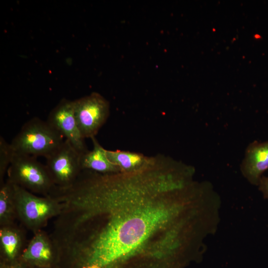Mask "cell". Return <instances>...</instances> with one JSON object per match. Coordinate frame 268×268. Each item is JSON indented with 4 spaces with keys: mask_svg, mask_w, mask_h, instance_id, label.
Segmentation results:
<instances>
[{
    "mask_svg": "<svg viewBox=\"0 0 268 268\" xmlns=\"http://www.w3.org/2000/svg\"><path fill=\"white\" fill-rule=\"evenodd\" d=\"M53 197L61 211L50 236L65 268H184L191 262L203 195L168 173L84 170Z\"/></svg>",
    "mask_w": 268,
    "mask_h": 268,
    "instance_id": "6da1fadb",
    "label": "cell"
},
{
    "mask_svg": "<svg viewBox=\"0 0 268 268\" xmlns=\"http://www.w3.org/2000/svg\"><path fill=\"white\" fill-rule=\"evenodd\" d=\"M64 138L47 121L34 117L23 125L10 144L15 153L46 158L60 146Z\"/></svg>",
    "mask_w": 268,
    "mask_h": 268,
    "instance_id": "7a4b0ae2",
    "label": "cell"
},
{
    "mask_svg": "<svg viewBox=\"0 0 268 268\" xmlns=\"http://www.w3.org/2000/svg\"><path fill=\"white\" fill-rule=\"evenodd\" d=\"M13 188L17 219L33 233L42 230L60 213V204L52 197L37 195L15 184Z\"/></svg>",
    "mask_w": 268,
    "mask_h": 268,
    "instance_id": "3957f363",
    "label": "cell"
},
{
    "mask_svg": "<svg viewBox=\"0 0 268 268\" xmlns=\"http://www.w3.org/2000/svg\"><path fill=\"white\" fill-rule=\"evenodd\" d=\"M6 176L12 184L40 196H48L56 187L46 164L32 156L15 153Z\"/></svg>",
    "mask_w": 268,
    "mask_h": 268,
    "instance_id": "277c9868",
    "label": "cell"
},
{
    "mask_svg": "<svg viewBox=\"0 0 268 268\" xmlns=\"http://www.w3.org/2000/svg\"><path fill=\"white\" fill-rule=\"evenodd\" d=\"M74 115L84 138L95 136L109 115L108 101L97 92L73 101Z\"/></svg>",
    "mask_w": 268,
    "mask_h": 268,
    "instance_id": "5b68a950",
    "label": "cell"
},
{
    "mask_svg": "<svg viewBox=\"0 0 268 268\" xmlns=\"http://www.w3.org/2000/svg\"><path fill=\"white\" fill-rule=\"evenodd\" d=\"M80 154L65 139L57 149L46 158V165L56 187H67L75 181L82 171Z\"/></svg>",
    "mask_w": 268,
    "mask_h": 268,
    "instance_id": "8992f818",
    "label": "cell"
},
{
    "mask_svg": "<svg viewBox=\"0 0 268 268\" xmlns=\"http://www.w3.org/2000/svg\"><path fill=\"white\" fill-rule=\"evenodd\" d=\"M47 121L81 154L88 150L76 123L73 101L63 99L50 112Z\"/></svg>",
    "mask_w": 268,
    "mask_h": 268,
    "instance_id": "52a82bcc",
    "label": "cell"
},
{
    "mask_svg": "<svg viewBox=\"0 0 268 268\" xmlns=\"http://www.w3.org/2000/svg\"><path fill=\"white\" fill-rule=\"evenodd\" d=\"M19 260L34 268H54L57 252L50 235L42 230L34 233Z\"/></svg>",
    "mask_w": 268,
    "mask_h": 268,
    "instance_id": "ba28073f",
    "label": "cell"
},
{
    "mask_svg": "<svg viewBox=\"0 0 268 268\" xmlns=\"http://www.w3.org/2000/svg\"><path fill=\"white\" fill-rule=\"evenodd\" d=\"M240 170L250 183L258 186L262 174L268 170V141H255L248 146Z\"/></svg>",
    "mask_w": 268,
    "mask_h": 268,
    "instance_id": "9c48e42d",
    "label": "cell"
},
{
    "mask_svg": "<svg viewBox=\"0 0 268 268\" xmlns=\"http://www.w3.org/2000/svg\"><path fill=\"white\" fill-rule=\"evenodd\" d=\"M27 244L22 229L15 224L0 227V261L10 266L17 262Z\"/></svg>",
    "mask_w": 268,
    "mask_h": 268,
    "instance_id": "30bf717a",
    "label": "cell"
},
{
    "mask_svg": "<svg viewBox=\"0 0 268 268\" xmlns=\"http://www.w3.org/2000/svg\"><path fill=\"white\" fill-rule=\"evenodd\" d=\"M93 147L80 154L82 170H87L100 173H113L121 172L108 159L106 149L98 142L95 136L91 138Z\"/></svg>",
    "mask_w": 268,
    "mask_h": 268,
    "instance_id": "8fae6325",
    "label": "cell"
},
{
    "mask_svg": "<svg viewBox=\"0 0 268 268\" xmlns=\"http://www.w3.org/2000/svg\"><path fill=\"white\" fill-rule=\"evenodd\" d=\"M109 160L122 172H133L146 167V160L142 154L129 151L106 149Z\"/></svg>",
    "mask_w": 268,
    "mask_h": 268,
    "instance_id": "7c38bea8",
    "label": "cell"
},
{
    "mask_svg": "<svg viewBox=\"0 0 268 268\" xmlns=\"http://www.w3.org/2000/svg\"><path fill=\"white\" fill-rule=\"evenodd\" d=\"M16 219L13 184L6 179L0 184V227L13 225Z\"/></svg>",
    "mask_w": 268,
    "mask_h": 268,
    "instance_id": "4fadbf2b",
    "label": "cell"
},
{
    "mask_svg": "<svg viewBox=\"0 0 268 268\" xmlns=\"http://www.w3.org/2000/svg\"><path fill=\"white\" fill-rule=\"evenodd\" d=\"M15 152L10 144L4 138L0 137V184L4 182L8 168L11 162Z\"/></svg>",
    "mask_w": 268,
    "mask_h": 268,
    "instance_id": "5bb4252c",
    "label": "cell"
},
{
    "mask_svg": "<svg viewBox=\"0 0 268 268\" xmlns=\"http://www.w3.org/2000/svg\"><path fill=\"white\" fill-rule=\"evenodd\" d=\"M258 186L264 197L268 199V177L262 176Z\"/></svg>",
    "mask_w": 268,
    "mask_h": 268,
    "instance_id": "9a60e30c",
    "label": "cell"
},
{
    "mask_svg": "<svg viewBox=\"0 0 268 268\" xmlns=\"http://www.w3.org/2000/svg\"><path fill=\"white\" fill-rule=\"evenodd\" d=\"M10 267L11 268H34L20 260L11 265Z\"/></svg>",
    "mask_w": 268,
    "mask_h": 268,
    "instance_id": "2e32d148",
    "label": "cell"
},
{
    "mask_svg": "<svg viewBox=\"0 0 268 268\" xmlns=\"http://www.w3.org/2000/svg\"><path fill=\"white\" fill-rule=\"evenodd\" d=\"M0 268H11L10 266L4 262H1L0 263Z\"/></svg>",
    "mask_w": 268,
    "mask_h": 268,
    "instance_id": "e0dca14e",
    "label": "cell"
}]
</instances>
